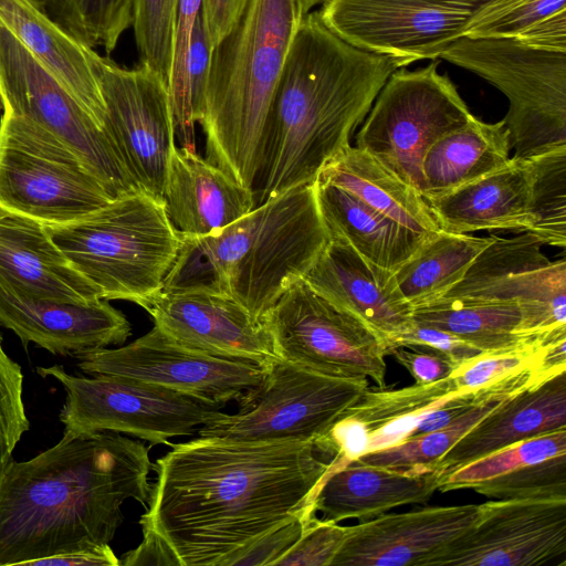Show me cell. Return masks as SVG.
Masks as SVG:
<instances>
[{
    "mask_svg": "<svg viewBox=\"0 0 566 566\" xmlns=\"http://www.w3.org/2000/svg\"><path fill=\"white\" fill-rule=\"evenodd\" d=\"M491 237L451 233L443 230L423 240L394 275L412 308L443 296L467 273Z\"/></svg>",
    "mask_w": 566,
    "mask_h": 566,
    "instance_id": "obj_34",
    "label": "cell"
},
{
    "mask_svg": "<svg viewBox=\"0 0 566 566\" xmlns=\"http://www.w3.org/2000/svg\"><path fill=\"white\" fill-rule=\"evenodd\" d=\"M491 0H327L318 15L353 46L411 64L437 60Z\"/></svg>",
    "mask_w": 566,
    "mask_h": 566,
    "instance_id": "obj_14",
    "label": "cell"
},
{
    "mask_svg": "<svg viewBox=\"0 0 566 566\" xmlns=\"http://www.w3.org/2000/svg\"><path fill=\"white\" fill-rule=\"evenodd\" d=\"M542 245L528 232L513 238L492 234L464 276L441 297L515 303L525 312L531 335H566V260H549Z\"/></svg>",
    "mask_w": 566,
    "mask_h": 566,
    "instance_id": "obj_17",
    "label": "cell"
},
{
    "mask_svg": "<svg viewBox=\"0 0 566 566\" xmlns=\"http://www.w3.org/2000/svg\"><path fill=\"white\" fill-rule=\"evenodd\" d=\"M23 380L22 368L4 350L0 333V464L12 457L22 436L30 429Z\"/></svg>",
    "mask_w": 566,
    "mask_h": 566,
    "instance_id": "obj_44",
    "label": "cell"
},
{
    "mask_svg": "<svg viewBox=\"0 0 566 566\" xmlns=\"http://www.w3.org/2000/svg\"><path fill=\"white\" fill-rule=\"evenodd\" d=\"M504 120L485 123L473 116L437 139L421 161L422 196H438L482 178L510 160Z\"/></svg>",
    "mask_w": 566,
    "mask_h": 566,
    "instance_id": "obj_30",
    "label": "cell"
},
{
    "mask_svg": "<svg viewBox=\"0 0 566 566\" xmlns=\"http://www.w3.org/2000/svg\"><path fill=\"white\" fill-rule=\"evenodd\" d=\"M179 0H133L132 27L139 64L157 73L168 85L174 31Z\"/></svg>",
    "mask_w": 566,
    "mask_h": 566,
    "instance_id": "obj_39",
    "label": "cell"
},
{
    "mask_svg": "<svg viewBox=\"0 0 566 566\" xmlns=\"http://www.w3.org/2000/svg\"><path fill=\"white\" fill-rule=\"evenodd\" d=\"M302 18L298 0H247L212 50L199 122L206 159L252 189L273 95Z\"/></svg>",
    "mask_w": 566,
    "mask_h": 566,
    "instance_id": "obj_5",
    "label": "cell"
},
{
    "mask_svg": "<svg viewBox=\"0 0 566 566\" xmlns=\"http://www.w3.org/2000/svg\"><path fill=\"white\" fill-rule=\"evenodd\" d=\"M471 117L455 85L438 72L433 60L424 67L391 73L361 123L355 146L422 195L426 151Z\"/></svg>",
    "mask_w": 566,
    "mask_h": 566,
    "instance_id": "obj_11",
    "label": "cell"
},
{
    "mask_svg": "<svg viewBox=\"0 0 566 566\" xmlns=\"http://www.w3.org/2000/svg\"><path fill=\"white\" fill-rule=\"evenodd\" d=\"M247 0H202L211 41L216 45L231 29Z\"/></svg>",
    "mask_w": 566,
    "mask_h": 566,
    "instance_id": "obj_52",
    "label": "cell"
},
{
    "mask_svg": "<svg viewBox=\"0 0 566 566\" xmlns=\"http://www.w3.org/2000/svg\"><path fill=\"white\" fill-rule=\"evenodd\" d=\"M531 229L542 244L566 247V147L526 159Z\"/></svg>",
    "mask_w": 566,
    "mask_h": 566,
    "instance_id": "obj_35",
    "label": "cell"
},
{
    "mask_svg": "<svg viewBox=\"0 0 566 566\" xmlns=\"http://www.w3.org/2000/svg\"><path fill=\"white\" fill-rule=\"evenodd\" d=\"M479 516L478 504L426 506L345 526L331 566H417L467 532Z\"/></svg>",
    "mask_w": 566,
    "mask_h": 566,
    "instance_id": "obj_21",
    "label": "cell"
},
{
    "mask_svg": "<svg viewBox=\"0 0 566 566\" xmlns=\"http://www.w3.org/2000/svg\"><path fill=\"white\" fill-rule=\"evenodd\" d=\"M148 448L122 433L63 431L35 457L0 464V566L109 544L133 499L146 506Z\"/></svg>",
    "mask_w": 566,
    "mask_h": 566,
    "instance_id": "obj_2",
    "label": "cell"
},
{
    "mask_svg": "<svg viewBox=\"0 0 566 566\" xmlns=\"http://www.w3.org/2000/svg\"><path fill=\"white\" fill-rule=\"evenodd\" d=\"M33 2H35L40 8H44V3H45V0H32Z\"/></svg>",
    "mask_w": 566,
    "mask_h": 566,
    "instance_id": "obj_54",
    "label": "cell"
},
{
    "mask_svg": "<svg viewBox=\"0 0 566 566\" xmlns=\"http://www.w3.org/2000/svg\"><path fill=\"white\" fill-rule=\"evenodd\" d=\"M325 1L327 0H298V4L303 15H305L306 13L311 12L314 7L323 4Z\"/></svg>",
    "mask_w": 566,
    "mask_h": 566,
    "instance_id": "obj_53",
    "label": "cell"
},
{
    "mask_svg": "<svg viewBox=\"0 0 566 566\" xmlns=\"http://www.w3.org/2000/svg\"><path fill=\"white\" fill-rule=\"evenodd\" d=\"M319 295L367 326L387 355L412 326V306L403 297L394 272L361 256L344 239L329 242L303 277Z\"/></svg>",
    "mask_w": 566,
    "mask_h": 566,
    "instance_id": "obj_20",
    "label": "cell"
},
{
    "mask_svg": "<svg viewBox=\"0 0 566 566\" xmlns=\"http://www.w3.org/2000/svg\"><path fill=\"white\" fill-rule=\"evenodd\" d=\"M94 69L105 103V128L129 175L158 199L176 145L167 83L145 65L128 69L96 53Z\"/></svg>",
    "mask_w": 566,
    "mask_h": 566,
    "instance_id": "obj_16",
    "label": "cell"
},
{
    "mask_svg": "<svg viewBox=\"0 0 566 566\" xmlns=\"http://www.w3.org/2000/svg\"><path fill=\"white\" fill-rule=\"evenodd\" d=\"M281 359L344 379L370 378L386 387V348L361 322L315 292L291 284L265 317Z\"/></svg>",
    "mask_w": 566,
    "mask_h": 566,
    "instance_id": "obj_13",
    "label": "cell"
},
{
    "mask_svg": "<svg viewBox=\"0 0 566 566\" xmlns=\"http://www.w3.org/2000/svg\"><path fill=\"white\" fill-rule=\"evenodd\" d=\"M564 453L566 430L515 442L451 472L441 481L439 491L469 489L474 483Z\"/></svg>",
    "mask_w": 566,
    "mask_h": 566,
    "instance_id": "obj_38",
    "label": "cell"
},
{
    "mask_svg": "<svg viewBox=\"0 0 566 566\" xmlns=\"http://www.w3.org/2000/svg\"><path fill=\"white\" fill-rule=\"evenodd\" d=\"M412 321L417 325L451 333L481 352L506 350L536 340L558 338L531 335L526 327L525 312L515 303L467 302L440 297L415 307Z\"/></svg>",
    "mask_w": 566,
    "mask_h": 566,
    "instance_id": "obj_32",
    "label": "cell"
},
{
    "mask_svg": "<svg viewBox=\"0 0 566 566\" xmlns=\"http://www.w3.org/2000/svg\"><path fill=\"white\" fill-rule=\"evenodd\" d=\"M0 22L105 126L94 49L69 34L32 0H0Z\"/></svg>",
    "mask_w": 566,
    "mask_h": 566,
    "instance_id": "obj_28",
    "label": "cell"
},
{
    "mask_svg": "<svg viewBox=\"0 0 566 566\" xmlns=\"http://www.w3.org/2000/svg\"><path fill=\"white\" fill-rule=\"evenodd\" d=\"M44 228L106 301L136 303L160 290L181 245L163 200L145 191L117 197L74 222Z\"/></svg>",
    "mask_w": 566,
    "mask_h": 566,
    "instance_id": "obj_6",
    "label": "cell"
},
{
    "mask_svg": "<svg viewBox=\"0 0 566 566\" xmlns=\"http://www.w3.org/2000/svg\"><path fill=\"white\" fill-rule=\"evenodd\" d=\"M29 566H119V558L109 544H104L52 555Z\"/></svg>",
    "mask_w": 566,
    "mask_h": 566,
    "instance_id": "obj_51",
    "label": "cell"
},
{
    "mask_svg": "<svg viewBox=\"0 0 566 566\" xmlns=\"http://www.w3.org/2000/svg\"><path fill=\"white\" fill-rule=\"evenodd\" d=\"M514 38L531 45L566 51V9L542 19Z\"/></svg>",
    "mask_w": 566,
    "mask_h": 566,
    "instance_id": "obj_50",
    "label": "cell"
},
{
    "mask_svg": "<svg viewBox=\"0 0 566 566\" xmlns=\"http://www.w3.org/2000/svg\"><path fill=\"white\" fill-rule=\"evenodd\" d=\"M139 523L178 566H229L263 534L315 514L336 453L312 441L213 437L170 444Z\"/></svg>",
    "mask_w": 566,
    "mask_h": 566,
    "instance_id": "obj_1",
    "label": "cell"
},
{
    "mask_svg": "<svg viewBox=\"0 0 566 566\" xmlns=\"http://www.w3.org/2000/svg\"><path fill=\"white\" fill-rule=\"evenodd\" d=\"M42 378L60 382L65 400L59 419L64 431H112L168 444L197 432L222 406L163 386L111 375L77 376L62 365L39 366Z\"/></svg>",
    "mask_w": 566,
    "mask_h": 566,
    "instance_id": "obj_9",
    "label": "cell"
},
{
    "mask_svg": "<svg viewBox=\"0 0 566 566\" xmlns=\"http://www.w3.org/2000/svg\"><path fill=\"white\" fill-rule=\"evenodd\" d=\"M315 514L297 516L263 534L237 554L229 566H274L302 536Z\"/></svg>",
    "mask_w": 566,
    "mask_h": 566,
    "instance_id": "obj_47",
    "label": "cell"
},
{
    "mask_svg": "<svg viewBox=\"0 0 566 566\" xmlns=\"http://www.w3.org/2000/svg\"><path fill=\"white\" fill-rule=\"evenodd\" d=\"M113 199L55 136L21 116L0 117V209L43 224L84 218Z\"/></svg>",
    "mask_w": 566,
    "mask_h": 566,
    "instance_id": "obj_8",
    "label": "cell"
},
{
    "mask_svg": "<svg viewBox=\"0 0 566 566\" xmlns=\"http://www.w3.org/2000/svg\"><path fill=\"white\" fill-rule=\"evenodd\" d=\"M316 180L344 189L396 223L429 237L440 229L423 196L367 151L348 146Z\"/></svg>",
    "mask_w": 566,
    "mask_h": 566,
    "instance_id": "obj_29",
    "label": "cell"
},
{
    "mask_svg": "<svg viewBox=\"0 0 566 566\" xmlns=\"http://www.w3.org/2000/svg\"><path fill=\"white\" fill-rule=\"evenodd\" d=\"M161 200L174 227L188 237L217 233L255 208L252 188L180 145L171 151Z\"/></svg>",
    "mask_w": 566,
    "mask_h": 566,
    "instance_id": "obj_23",
    "label": "cell"
},
{
    "mask_svg": "<svg viewBox=\"0 0 566 566\" xmlns=\"http://www.w3.org/2000/svg\"><path fill=\"white\" fill-rule=\"evenodd\" d=\"M511 397L497 395L485 398L440 430L408 438L389 448L367 452L352 463L395 470L432 468L473 426Z\"/></svg>",
    "mask_w": 566,
    "mask_h": 566,
    "instance_id": "obj_36",
    "label": "cell"
},
{
    "mask_svg": "<svg viewBox=\"0 0 566 566\" xmlns=\"http://www.w3.org/2000/svg\"><path fill=\"white\" fill-rule=\"evenodd\" d=\"M133 0H45V13L82 44L109 54L132 27Z\"/></svg>",
    "mask_w": 566,
    "mask_h": 566,
    "instance_id": "obj_37",
    "label": "cell"
},
{
    "mask_svg": "<svg viewBox=\"0 0 566 566\" xmlns=\"http://www.w3.org/2000/svg\"><path fill=\"white\" fill-rule=\"evenodd\" d=\"M408 62L353 46L333 33L318 11L303 15L268 115L255 207L314 182L350 146L392 72Z\"/></svg>",
    "mask_w": 566,
    "mask_h": 566,
    "instance_id": "obj_3",
    "label": "cell"
},
{
    "mask_svg": "<svg viewBox=\"0 0 566 566\" xmlns=\"http://www.w3.org/2000/svg\"><path fill=\"white\" fill-rule=\"evenodd\" d=\"M0 108L55 136L113 198L142 191L105 126L1 22Z\"/></svg>",
    "mask_w": 566,
    "mask_h": 566,
    "instance_id": "obj_12",
    "label": "cell"
},
{
    "mask_svg": "<svg viewBox=\"0 0 566 566\" xmlns=\"http://www.w3.org/2000/svg\"><path fill=\"white\" fill-rule=\"evenodd\" d=\"M564 338L566 336L536 340L506 350L483 352L458 365L450 377L457 391L465 394L528 368L544 366L553 370H566L552 367L546 363V354L549 347Z\"/></svg>",
    "mask_w": 566,
    "mask_h": 566,
    "instance_id": "obj_40",
    "label": "cell"
},
{
    "mask_svg": "<svg viewBox=\"0 0 566 566\" xmlns=\"http://www.w3.org/2000/svg\"><path fill=\"white\" fill-rule=\"evenodd\" d=\"M136 304L154 325L188 347L265 366L280 359L266 323L226 295L160 289Z\"/></svg>",
    "mask_w": 566,
    "mask_h": 566,
    "instance_id": "obj_19",
    "label": "cell"
},
{
    "mask_svg": "<svg viewBox=\"0 0 566 566\" xmlns=\"http://www.w3.org/2000/svg\"><path fill=\"white\" fill-rule=\"evenodd\" d=\"M213 46L205 11L201 6L193 24L187 57L189 101L195 123L201 120L205 111L206 91Z\"/></svg>",
    "mask_w": 566,
    "mask_h": 566,
    "instance_id": "obj_46",
    "label": "cell"
},
{
    "mask_svg": "<svg viewBox=\"0 0 566 566\" xmlns=\"http://www.w3.org/2000/svg\"><path fill=\"white\" fill-rule=\"evenodd\" d=\"M476 522L417 566H539L566 554V499L494 500Z\"/></svg>",
    "mask_w": 566,
    "mask_h": 566,
    "instance_id": "obj_18",
    "label": "cell"
},
{
    "mask_svg": "<svg viewBox=\"0 0 566 566\" xmlns=\"http://www.w3.org/2000/svg\"><path fill=\"white\" fill-rule=\"evenodd\" d=\"M202 0H179L172 44L171 71L168 91L172 116L180 146L196 149L195 120L191 113L188 80L187 57L193 24Z\"/></svg>",
    "mask_w": 566,
    "mask_h": 566,
    "instance_id": "obj_42",
    "label": "cell"
},
{
    "mask_svg": "<svg viewBox=\"0 0 566 566\" xmlns=\"http://www.w3.org/2000/svg\"><path fill=\"white\" fill-rule=\"evenodd\" d=\"M566 9V0H491L468 23L463 36L514 38L542 19Z\"/></svg>",
    "mask_w": 566,
    "mask_h": 566,
    "instance_id": "obj_43",
    "label": "cell"
},
{
    "mask_svg": "<svg viewBox=\"0 0 566 566\" xmlns=\"http://www.w3.org/2000/svg\"><path fill=\"white\" fill-rule=\"evenodd\" d=\"M328 242L315 182L297 186L217 233L181 235L160 289L219 293L265 322L284 291L305 276Z\"/></svg>",
    "mask_w": 566,
    "mask_h": 566,
    "instance_id": "obj_4",
    "label": "cell"
},
{
    "mask_svg": "<svg viewBox=\"0 0 566 566\" xmlns=\"http://www.w3.org/2000/svg\"><path fill=\"white\" fill-rule=\"evenodd\" d=\"M396 347L431 352L448 358L455 366L483 353L451 333L417 324L400 336L391 349Z\"/></svg>",
    "mask_w": 566,
    "mask_h": 566,
    "instance_id": "obj_48",
    "label": "cell"
},
{
    "mask_svg": "<svg viewBox=\"0 0 566 566\" xmlns=\"http://www.w3.org/2000/svg\"><path fill=\"white\" fill-rule=\"evenodd\" d=\"M458 395L461 394L457 391L450 376L430 384H415L400 389H388L387 386L367 388L343 416L353 418L365 429L367 453L408 439L422 413Z\"/></svg>",
    "mask_w": 566,
    "mask_h": 566,
    "instance_id": "obj_33",
    "label": "cell"
},
{
    "mask_svg": "<svg viewBox=\"0 0 566 566\" xmlns=\"http://www.w3.org/2000/svg\"><path fill=\"white\" fill-rule=\"evenodd\" d=\"M367 388V378L329 377L280 358L237 401L235 413L220 412L197 433L238 441L316 442Z\"/></svg>",
    "mask_w": 566,
    "mask_h": 566,
    "instance_id": "obj_10",
    "label": "cell"
},
{
    "mask_svg": "<svg viewBox=\"0 0 566 566\" xmlns=\"http://www.w3.org/2000/svg\"><path fill=\"white\" fill-rule=\"evenodd\" d=\"M560 430H566V371L504 400L459 439L432 469L440 473L442 481L459 468L510 444Z\"/></svg>",
    "mask_w": 566,
    "mask_h": 566,
    "instance_id": "obj_25",
    "label": "cell"
},
{
    "mask_svg": "<svg viewBox=\"0 0 566 566\" xmlns=\"http://www.w3.org/2000/svg\"><path fill=\"white\" fill-rule=\"evenodd\" d=\"M314 182L318 209L329 235L344 239L380 268L396 271L428 238L388 219L339 187Z\"/></svg>",
    "mask_w": 566,
    "mask_h": 566,
    "instance_id": "obj_31",
    "label": "cell"
},
{
    "mask_svg": "<svg viewBox=\"0 0 566 566\" xmlns=\"http://www.w3.org/2000/svg\"><path fill=\"white\" fill-rule=\"evenodd\" d=\"M494 500L566 499V453L472 484Z\"/></svg>",
    "mask_w": 566,
    "mask_h": 566,
    "instance_id": "obj_41",
    "label": "cell"
},
{
    "mask_svg": "<svg viewBox=\"0 0 566 566\" xmlns=\"http://www.w3.org/2000/svg\"><path fill=\"white\" fill-rule=\"evenodd\" d=\"M0 284L34 298L67 303L102 300L45 231L44 224L0 209Z\"/></svg>",
    "mask_w": 566,
    "mask_h": 566,
    "instance_id": "obj_24",
    "label": "cell"
},
{
    "mask_svg": "<svg viewBox=\"0 0 566 566\" xmlns=\"http://www.w3.org/2000/svg\"><path fill=\"white\" fill-rule=\"evenodd\" d=\"M345 537V526L314 515L298 541L274 566H331Z\"/></svg>",
    "mask_w": 566,
    "mask_h": 566,
    "instance_id": "obj_45",
    "label": "cell"
},
{
    "mask_svg": "<svg viewBox=\"0 0 566 566\" xmlns=\"http://www.w3.org/2000/svg\"><path fill=\"white\" fill-rule=\"evenodd\" d=\"M87 375H111L163 386L207 401H238L264 378L268 366L180 344L158 326L117 348L73 355Z\"/></svg>",
    "mask_w": 566,
    "mask_h": 566,
    "instance_id": "obj_15",
    "label": "cell"
},
{
    "mask_svg": "<svg viewBox=\"0 0 566 566\" xmlns=\"http://www.w3.org/2000/svg\"><path fill=\"white\" fill-rule=\"evenodd\" d=\"M0 325L23 346L33 343L53 355L123 345L132 335L126 316L106 300L67 303L34 298L0 284Z\"/></svg>",
    "mask_w": 566,
    "mask_h": 566,
    "instance_id": "obj_22",
    "label": "cell"
},
{
    "mask_svg": "<svg viewBox=\"0 0 566 566\" xmlns=\"http://www.w3.org/2000/svg\"><path fill=\"white\" fill-rule=\"evenodd\" d=\"M530 167L511 157L496 171L449 192L423 197L440 230L471 233L480 230L528 232Z\"/></svg>",
    "mask_w": 566,
    "mask_h": 566,
    "instance_id": "obj_27",
    "label": "cell"
},
{
    "mask_svg": "<svg viewBox=\"0 0 566 566\" xmlns=\"http://www.w3.org/2000/svg\"><path fill=\"white\" fill-rule=\"evenodd\" d=\"M440 473L429 467L395 470L349 463L328 470L313 500L322 520L369 521L387 511L427 503L439 491Z\"/></svg>",
    "mask_w": 566,
    "mask_h": 566,
    "instance_id": "obj_26",
    "label": "cell"
},
{
    "mask_svg": "<svg viewBox=\"0 0 566 566\" xmlns=\"http://www.w3.org/2000/svg\"><path fill=\"white\" fill-rule=\"evenodd\" d=\"M389 355H392L419 385L447 378L457 367L448 358L431 352L396 347Z\"/></svg>",
    "mask_w": 566,
    "mask_h": 566,
    "instance_id": "obj_49",
    "label": "cell"
},
{
    "mask_svg": "<svg viewBox=\"0 0 566 566\" xmlns=\"http://www.w3.org/2000/svg\"><path fill=\"white\" fill-rule=\"evenodd\" d=\"M440 57L483 77L507 97L503 120L514 158L566 147V51L516 38L462 36Z\"/></svg>",
    "mask_w": 566,
    "mask_h": 566,
    "instance_id": "obj_7",
    "label": "cell"
}]
</instances>
